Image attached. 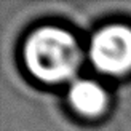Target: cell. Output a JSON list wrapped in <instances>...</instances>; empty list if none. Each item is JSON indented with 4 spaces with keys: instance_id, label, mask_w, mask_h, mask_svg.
<instances>
[{
    "instance_id": "1",
    "label": "cell",
    "mask_w": 131,
    "mask_h": 131,
    "mask_svg": "<svg viewBox=\"0 0 131 131\" xmlns=\"http://www.w3.org/2000/svg\"><path fill=\"white\" fill-rule=\"evenodd\" d=\"M23 58L37 80L62 83L77 74L83 53L74 34L58 26H43L27 35Z\"/></svg>"
},
{
    "instance_id": "2",
    "label": "cell",
    "mask_w": 131,
    "mask_h": 131,
    "mask_svg": "<svg viewBox=\"0 0 131 131\" xmlns=\"http://www.w3.org/2000/svg\"><path fill=\"white\" fill-rule=\"evenodd\" d=\"M90 59L93 66L107 75H123L131 70V27L109 24L91 37Z\"/></svg>"
},
{
    "instance_id": "3",
    "label": "cell",
    "mask_w": 131,
    "mask_h": 131,
    "mask_svg": "<svg viewBox=\"0 0 131 131\" xmlns=\"http://www.w3.org/2000/svg\"><path fill=\"white\" fill-rule=\"evenodd\" d=\"M69 104L82 117H97L107 109L109 94L104 86L94 80L80 78L69 88Z\"/></svg>"
}]
</instances>
